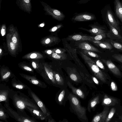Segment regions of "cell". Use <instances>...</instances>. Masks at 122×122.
<instances>
[{
    "instance_id": "obj_1",
    "label": "cell",
    "mask_w": 122,
    "mask_h": 122,
    "mask_svg": "<svg viewBox=\"0 0 122 122\" xmlns=\"http://www.w3.org/2000/svg\"><path fill=\"white\" fill-rule=\"evenodd\" d=\"M9 97L17 112L23 115H28L25 111L27 107L39 109L40 108L34 103L33 100L19 91H15L11 89Z\"/></svg>"
},
{
    "instance_id": "obj_2",
    "label": "cell",
    "mask_w": 122,
    "mask_h": 122,
    "mask_svg": "<svg viewBox=\"0 0 122 122\" xmlns=\"http://www.w3.org/2000/svg\"><path fill=\"white\" fill-rule=\"evenodd\" d=\"M70 104V108L81 121L87 122L88 121L86 115V109L81 105L80 101L76 96L70 92L68 97Z\"/></svg>"
},
{
    "instance_id": "obj_3",
    "label": "cell",
    "mask_w": 122,
    "mask_h": 122,
    "mask_svg": "<svg viewBox=\"0 0 122 122\" xmlns=\"http://www.w3.org/2000/svg\"><path fill=\"white\" fill-rule=\"evenodd\" d=\"M80 53L95 76L102 82H106L107 77L106 75L100 69L94 61L82 51H80Z\"/></svg>"
},
{
    "instance_id": "obj_4",
    "label": "cell",
    "mask_w": 122,
    "mask_h": 122,
    "mask_svg": "<svg viewBox=\"0 0 122 122\" xmlns=\"http://www.w3.org/2000/svg\"><path fill=\"white\" fill-rule=\"evenodd\" d=\"M9 103H5L4 106L6 109V111L11 117L16 121L20 122H38L36 119L31 117L28 115L25 116L16 112L9 106Z\"/></svg>"
},
{
    "instance_id": "obj_5",
    "label": "cell",
    "mask_w": 122,
    "mask_h": 122,
    "mask_svg": "<svg viewBox=\"0 0 122 122\" xmlns=\"http://www.w3.org/2000/svg\"><path fill=\"white\" fill-rule=\"evenodd\" d=\"M44 7V10L46 15L52 16L54 19L60 21L63 20L65 16L63 12L59 10L52 8L46 3L40 1Z\"/></svg>"
},
{
    "instance_id": "obj_6",
    "label": "cell",
    "mask_w": 122,
    "mask_h": 122,
    "mask_svg": "<svg viewBox=\"0 0 122 122\" xmlns=\"http://www.w3.org/2000/svg\"><path fill=\"white\" fill-rule=\"evenodd\" d=\"M28 94L40 108L41 110L48 117V119L52 118L51 116L50 112L46 107L44 103L39 97L30 89L27 90Z\"/></svg>"
},
{
    "instance_id": "obj_7",
    "label": "cell",
    "mask_w": 122,
    "mask_h": 122,
    "mask_svg": "<svg viewBox=\"0 0 122 122\" xmlns=\"http://www.w3.org/2000/svg\"><path fill=\"white\" fill-rule=\"evenodd\" d=\"M60 89L56 95L55 100L59 105L64 106L66 102L68 100V97L70 92L67 87Z\"/></svg>"
},
{
    "instance_id": "obj_8",
    "label": "cell",
    "mask_w": 122,
    "mask_h": 122,
    "mask_svg": "<svg viewBox=\"0 0 122 122\" xmlns=\"http://www.w3.org/2000/svg\"><path fill=\"white\" fill-rule=\"evenodd\" d=\"M96 19L93 14L87 11L80 13H76L71 19L73 22L88 21L93 20Z\"/></svg>"
},
{
    "instance_id": "obj_9",
    "label": "cell",
    "mask_w": 122,
    "mask_h": 122,
    "mask_svg": "<svg viewBox=\"0 0 122 122\" xmlns=\"http://www.w3.org/2000/svg\"><path fill=\"white\" fill-rule=\"evenodd\" d=\"M11 89L5 82L0 84V102L9 103L10 93Z\"/></svg>"
},
{
    "instance_id": "obj_10",
    "label": "cell",
    "mask_w": 122,
    "mask_h": 122,
    "mask_svg": "<svg viewBox=\"0 0 122 122\" xmlns=\"http://www.w3.org/2000/svg\"><path fill=\"white\" fill-rule=\"evenodd\" d=\"M30 113L32 116L36 119L41 121H48V117L41 110L39 109L28 107L26 109Z\"/></svg>"
},
{
    "instance_id": "obj_11",
    "label": "cell",
    "mask_w": 122,
    "mask_h": 122,
    "mask_svg": "<svg viewBox=\"0 0 122 122\" xmlns=\"http://www.w3.org/2000/svg\"><path fill=\"white\" fill-rule=\"evenodd\" d=\"M20 75L31 84L42 88H46L47 85L43 81L37 79L35 76H31L26 74H20Z\"/></svg>"
},
{
    "instance_id": "obj_12",
    "label": "cell",
    "mask_w": 122,
    "mask_h": 122,
    "mask_svg": "<svg viewBox=\"0 0 122 122\" xmlns=\"http://www.w3.org/2000/svg\"><path fill=\"white\" fill-rule=\"evenodd\" d=\"M53 71L57 87L61 88L67 87V78L64 75L58 71Z\"/></svg>"
},
{
    "instance_id": "obj_13",
    "label": "cell",
    "mask_w": 122,
    "mask_h": 122,
    "mask_svg": "<svg viewBox=\"0 0 122 122\" xmlns=\"http://www.w3.org/2000/svg\"><path fill=\"white\" fill-rule=\"evenodd\" d=\"M67 86L71 89L72 93L77 97L82 99H85L87 97V93H85L83 90L80 88H77L74 86L69 79L67 78Z\"/></svg>"
},
{
    "instance_id": "obj_14",
    "label": "cell",
    "mask_w": 122,
    "mask_h": 122,
    "mask_svg": "<svg viewBox=\"0 0 122 122\" xmlns=\"http://www.w3.org/2000/svg\"><path fill=\"white\" fill-rule=\"evenodd\" d=\"M16 3L20 9L30 14L32 11L31 0H16Z\"/></svg>"
},
{
    "instance_id": "obj_15",
    "label": "cell",
    "mask_w": 122,
    "mask_h": 122,
    "mask_svg": "<svg viewBox=\"0 0 122 122\" xmlns=\"http://www.w3.org/2000/svg\"><path fill=\"white\" fill-rule=\"evenodd\" d=\"M107 22L110 28V30L107 34V36L112 39L117 40L122 42V36L119 32L109 23Z\"/></svg>"
},
{
    "instance_id": "obj_16",
    "label": "cell",
    "mask_w": 122,
    "mask_h": 122,
    "mask_svg": "<svg viewBox=\"0 0 122 122\" xmlns=\"http://www.w3.org/2000/svg\"><path fill=\"white\" fill-rule=\"evenodd\" d=\"M12 78L11 85L13 88L20 90H28L30 89L27 85L20 81L15 76H14Z\"/></svg>"
},
{
    "instance_id": "obj_17",
    "label": "cell",
    "mask_w": 122,
    "mask_h": 122,
    "mask_svg": "<svg viewBox=\"0 0 122 122\" xmlns=\"http://www.w3.org/2000/svg\"><path fill=\"white\" fill-rule=\"evenodd\" d=\"M109 110V107H105L102 112L96 115L94 117L91 122H105Z\"/></svg>"
},
{
    "instance_id": "obj_18",
    "label": "cell",
    "mask_w": 122,
    "mask_h": 122,
    "mask_svg": "<svg viewBox=\"0 0 122 122\" xmlns=\"http://www.w3.org/2000/svg\"><path fill=\"white\" fill-rule=\"evenodd\" d=\"M102 60L114 74L118 76L121 75V71L119 68L111 60L102 59Z\"/></svg>"
},
{
    "instance_id": "obj_19",
    "label": "cell",
    "mask_w": 122,
    "mask_h": 122,
    "mask_svg": "<svg viewBox=\"0 0 122 122\" xmlns=\"http://www.w3.org/2000/svg\"><path fill=\"white\" fill-rule=\"evenodd\" d=\"M94 36H82L79 35H76L73 36H69L67 39L74 41H92L94 40Z\"/></svg>"
},
{
    "instance_id": "obj_20",
    "label": "cell",
    "mask_w": 122,
    "mask_h": 122,
    "mask_svg": "<svg viewBox=\"0 0 122 122\" xmlns=\"http://www.w3.org/2000/svg\"><path fill=\"white\" fill-rule=\"evenodd\" d=\"M117 100L113 97L105 95L102 102V105L106 106H113L118 103Z\"/></svg>"
},
{
    "instance_id": "obj_21",
    "label": "cell",
    "mask_w": 122,
    "mask_h": 122,
    "mask_svg": "<svg viewBox=\"0 0 122 122\" xmlns=\"http://www.w3.org/2000/svg\"><path fill=\"white\" fill-rule=\"evenodd\" d=\"M107 20L113 27L120 32V30L119 26L118 23L115 19L112 13L109 10H108L107 13Z\"/></svg>"
},
{
    "instance_id": "obj_22",
    "label": "cell",
    "mask_w": 122,
    "mask_h": 122,
    "mask_svg": "<svg viewBox=\"0 0 122 122\" xmlns=\"http://www.w3.org/2000/svg\"><path fill=\"white\" fill-rule=\"evenodd\" d=\"M77 47L81 50L94 51L99 53H101L98 49L91 45L86 42H81L77 45Z\"/></svg>"
},
{
    "instance_id": "obj_23",
    "label": "cell",
    "mask_w": 122,
    "mask_h": 122,
    "mask_svg": "<svg viewBox=\"0 0 122 122\" xmlns=\"http://www.w3.org/2000/svg\"><path fill=\"white\" fill-rule=\"evenodd\" d=\"M14 76H12V73L9 71H1L0 82H8L10 78H12Z\"/></svg>"
},
{
    "instance_id": "obj_24",
    "label": "cell",
    "mask_w": 122,
    "mask_h": 122,
    "mask_svg": "<svg viewBox=\"0 0 122 122\" xmlns=\"http://www.w3.org/2000/svg\"><path fill=\"white\" fill-rule=\"evenodd\" d=\"M100 97L97 95L94 97L89 101L88 105L87 110L88 112H91V110L93 109L99 102Z\"/></svg>"
},
{
    "instance_id": "obj_25",
    "label": "cell",
    "mask_w": 122,
    "mask_h": 122,
    "mask_svg": "<svg viewBox=\"0 0 122 122\" xmlns=\"http://www.w3.org/2000/svg\"><path fill=\"white\" fill-rule=\"evenodd\" d=\"M116 14L122 23V5L119 0H115Z\"/></svg>"
},
{
    "instance_id": "obj_26",
    "label": "cell",
    "mask_w": 122,
    "mask_h": 122,
    "mask_svg": "<svg viewBox=\"0 0 122 122\" xmlns=\"http://www.w3.org/2000/svg\"><path fill=\"white\" fill-rule=\"evenodd\" d=\"M9 115L7 112L6 109L0 103V119L5 122H8L7 119L9 118Z\"/></svg>"
},
{
    "instance_id": "obj_27",
    "label": "cell",
    "mask_w": 122,
    "mask_h": 122,
    "mask_svg": "<svg viewBox=\"0 0 122 122\" xmlns=\"http://www.w3.org/2000/svg\"><path fill=\"white\" fill-rule=\"evenodd\" d=\"M90 26L92 27V29L86 30L96 35L105 32V30L101 28L94 25H91Z\"/></svg>"
},
{
    "instance_id": "obj_28",
    "label": "cell",
    "mask_w": 122,
    "mask_h": 122,
    "mask_svg": "<svg viewBox=\"0 0 122 122\" xmlns=\"http://www.w3.org/2000/svg\"><path fill=\"white\" fill-rule=\"evenodd\" d=\"M92 41L95 43L96 45L99 46L100 47L105 49L110 50L112 48V47L111 44L107 42H102L99 41L94 40Z\"/></svg>"
},
{
    "instance_id": "obj_29",
    "label": "cell",
    "mask_w": 122,
    "mask_h": 122,
    "mask_svg": "<svg viewBox=\"0 0 122 122\" xmlns=\"http://www.w3.org/2000/svg\"><path fill=\"white\" fill-rule=\"evenodd\" d=\"M52 56L53 58L59 60H65L66 58V56L64 53L59 54L53 53L52 54Z\"/></svg>"
},
{
    "instance_id": "obj_30",
    "label": "cell",
    "mask_w": 122,
    "mask_h": 122,
    "mask_svg": "<svg viewBox=\"0 0 122 122\" xmlns=\"http://www.w3.org/2000/svg\"><path fill=\"white\" fill-rule=\"evenodd\" d=\"M85 55L93 57L98 58L100 56L97 54L91 51L87 50H82L81 51Z\"/></svg>"
},
{
    "instance_id": "obj_31",
    "label": "cell",
    "mask_w": 122,
    "mask_h": 122,
    "mask_svg": "<svg viewBox=\"0 0 122 122\" xmlns=\"http://www.w3.org/2000/svg\"><path fill=\"white\" fill-rule=\"evenodd\" d=\"M116 109L115 108L113 107L111 109L107 117L105 122H108L112 118L115 113Z\"/></svg>"
},
{
    "instance_id": "obj_32",
    "label": "cell",
    "mask_w": 122,
    "mask_h": 122,
    "mask_svg": "<svg viewBox=\"0 0 122 122\" xmlns=\"http://www.w3.org/2000/svg\"><path fill=\"white\" fill-rule=\"evenodd\" d=\"M110 43L112 45L116 48L122 51V44L113 41L111 40Z\"/></svg>"
},
{
    "instance_id": "obj_33",
    "label": "cell",
    "mask_w": 122,
    "mask_h": 122,
    "mask_svg": "<svg viewBox=\"0 0 122 122\" xmlns=\"http://www.w3.org/2000/svg\"><path fill=\"white\" fill-rule=\"evenodd\" d=\"M106 37L105 32L102 33L94 36V40L99 41L105 38Z\"/></svg>"
},
{
    "instance_id": "obj_34",
    "label": "cell",
    "mask_w": 122,
    "mask_h": 122,
    "mask_svg": "<svg viewBox=\"0 0 122 122\" xmlns=\"http://www.w3.org/2000/svg\"><path fill=\"white\" fill-rule=\"evenodd\" d=\"M112 57L117 61L122 63V55L120 54H114Z\"/></svg>"
},
{
    "instance_id": "obj_35",
    "label": "cell",
    "mask_w": 122,
    "mask_h": 122,
    "mask_svg": "<svg viewBox=\"0 0 122 122\" xmlns=\"http://www.w3.org/2000/svg\"><path fill=\"white\" fill-rule=\"evenodd\" d=\"M111 90L113 91H116L117 90V86L115 82L112 81L111 82Z\"/></svg>"
},
{
    "instance_id": "obj_36",
    "label": "cell",
    "mask_w": 122,
    "mask_h": 122,
    "mask_svg": "<svg viewBox=\"0 0 122 122\" xmlns=\"http://www.w3.org/2000/svg\"><path fill=\"white\" fill-rule=\"evenodd\" d=\"M96 65L101 68L103 70L105 69L104 66L102 62L99 60H97L96 62Z\"/></svg>"
},
{
    "instance_id": "obj_37",
    "label": "cell",
    "mask_w": 122,
    "mask_h": 122,
    "mask_svg": "<svg viewBox=\"0 0 122 122\" xmlns=\"http://www.w3.org/2000/svg\"><path fill=\"white\" fill-rule=\"evenodd\" d=\"M63 26L62 24H59L53 27L51 29V30L52 32H54L59 29L60 28Z\"/></svg>"
},
{
    "instance_id": "obj_38",
    "label": "cell",
    "mask_w": 122,
    "mask_h": 122,
    "mask_svg": "<svg viewBox=\"0 0 122 122\" xmlns=\"http://www.w3.org/2000/svg\"><path fill=\"white\" fill-rule=\"evenodd\" d=\"M23 68L25 70L30 72V73L31 72L32 74H34V73H33V71L30 68L27 66H25L23 67Z\"/></svg>"
},
{
    "instance_id": "obj_39",
    "label": "cell",
    "mask_w": 122,
    "mask_h": 122,
    "mask_svg": "<svg viewBox=\"0 0 122 122\" xmlns=\"http://www.w3.org/2000/svg\"><path fill=\"white\" fill-rule=\"evenodd\" d=\"M65 50L64 49H57L55 50L56 53L59 54H63L64 53Z\"/></svg>"
},
{
    "instance_id": "obj_40",
    "label": "cell",
    "mask_w": 122,
    "mask_h": 122,
    "mask_svg": "<svg viewBox=\"0 0 122 122\" xmlns=\"http://www.w3.org/2000/svg\"><path fill=\"white\" fill-rule=\"evenodd\" d=\"M91 78L93 82L97 84L98 85L99 84V82L96 77L91 76Z\"/></svg>"
},
{
    "instance_id": "obj_41",
    "label": "cell",
    "mask_w": 122,
    "mask_h": 122,
    "mask_svg": "<svg viewBox=\"0 0 122 122\" xmlns=\"http://www.w3.org/2000/svg\"><path fill=\"white\" fill-rule=\"evenodd\" d=\"M91 0H80L77 2V3L79 4H85L87 3Z\"/></svg>"
},
{
    "instance_id": "obj_42",
    "label": "cell",
    "mask_w": 122,
    "mask_h": 122,
    "mask_svg": "<svg viewBox=\"0 0 122 122\" xmlns=\"http://www.w3.org/2000/svg\"><path fill=\"white\" fill-rule=\"evenodd\" d=\"M10 45L11 49L13 50L15 49V46L14 43L12 42H11L10 43Z\"/></svg>"
},
{
    "instance_id": "obj_43",
    "label": "cell",
    "mask_w": 122,
    "mask_h": 122,
    "mask_svg": "<svg viewBox=\"0 0 122 122\" xmlns=\"http://www.w3.org/2000/svg\"><path fill=\"white\" fill-rule=\"evenodd\" d=\"M12 42L14 43H16L17 41V39L16 37H14L12 38Z\"/></svg>"
},
{
    "instance_id": "obj_44",
    "label": "cell",
    "mask_w": 122,
    "mask_h": 122,
    "mask_svg": "<svg viewBox=\"0 0 122 122\" xmlns=\"http://www.w3.org/2000/svg\"><path fill=\"white\" fill-rule=\"evenodd\" d=\"M5 29L3 28L1 30V33L2 36H4L5 34Z\"/></svg>"
},
{
    "instance_id": "obj_45",
    "label": "cell",
    "mask_w": 122,
    "mask_h": 122,
    "mask_svg": "<svg viewBox=\"0 0 122 122\" xmlns=\"http://www.w3.org/2000/svg\"><path fill=\"white\" fill-rule=\"evenodd\" d=\"M37 56V55L35 53L32 54L30 56V57L31 58H36Z\"/></svg>"
},
{
    "instance_id": "obj_46",
    "label": "cell",
    "mask_w": 122,
    "mask_h": 122,
    "mask_svg": "<svg viewBox=\"0 0 122 122\" xmlns=\"http://www.w3.org/2000/svg\"><path fill=\"white\" fill-rule=\"evenodd\" d=\"M32 65L34 69H36L37 67V66L36 65V64L34 62H33L32 63Z\"/></svg>"
},
{
    "instance_id": "obj_47",
    "label": "cell",
    "mask_w": 122,
    "mask_h": 122,
    "mask_svg": "<svg viewBox=\"0 0 122 122\" xmlns=\"http://www.w3.org/2000/svg\"><path fill=\"white\" fill-rule=\"evenodd\" d=\"M50 39L49 38L47 39L45 41V43L46 44H48L50 42Z\"/></svg>"
},
{
    "instance_id": "obj_48",
    "label": "cell",
    "mask_w": 122,
    "mask_h": 122,
    "mask_svg": "<svg viewBox=\"0 0 122 122\" xmlns=\"http://www.w3.org/2000/svg\"><path fill=\"white\" fill-rule=\"evenodd\" d=\"M52 51L51 50H48L47 51V53L49 54H51L52 53Z\"/></svg>"
},
{
    "instance_id": "obj_49",
    "label": "cell",
    "mask_w": 122,
    "mask_h": 122,
    "mask_svg": "<svg viewBox=\"0 0 122 122\" xmlns=\"http://www.w3.org/2000/svg\"><path fill=\"white\" fill-rule=\"evenodd\" d=\"M44 24H41L40 25V26L41 27H43L44 26Z\"/></svg>"
},
{
    "instance_id": "obj_50",
    "label": "cell",
    "mask_w": 122,
    "mask_h": 122,
    "mask_svg": "<svg viewBox=\"0 0 122 122\" xmlns=\"http://www.w3.org/2000/svg\"><path fill=\"white\" fill-rule=\"evenodd\" d=\"M2 51V50L1 49H0V53H1Z\"/></svg>"
},
{
    "instance_id": "obj_51",
    "label": "cell",
    "mask_w": 122,
    "mask_h": 122,
    "mask_svg": "<svg viewBox=\"0 0 122 122\" xmlns=\"http://www.w3.org/2000/svg\"><path fill=\"white\" fill-rule=\"evenodd\" d=\"M121 120H122V118H121Z\"/></svg>"
},
{
    "instance_id": "obj_52",
    "label": "cell",
    "mask_w": 122,
    "mask_h": 122,
    "mask_svg": "<svg viewBox=\"0 0 122 122\" xmlns=\"http://www.w3.org/2000/svg\"></svg>"
},
{
    "instance_id": "obj_53",
    "label": "cell",
    "mask_w": 122,
    "mask_h": 122,
    "mask_svg": "<svg viewBox=\"0 0 122 122\" xmlns=\"http://www.w3.org/2000/svg\"></svg>"
}]
</instances>
